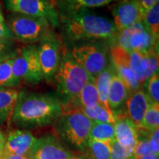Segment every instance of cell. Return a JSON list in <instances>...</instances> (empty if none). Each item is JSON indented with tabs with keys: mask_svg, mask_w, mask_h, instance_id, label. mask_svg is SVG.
I'll return each mask as SVG.
<instances>
[{
	"mask_svg": "<svg viewBox=\"0 0 159 159\" xmlns=\"http://www.w3.org/2000/svg\"><path fill=\"white\" fill-rule=\"evenodd\" d=\"M63 146L53 135H47L36 139L29 157L31 159H67L75 156Z\"/></svg>",
	"mask_w": 159,
	"mask_h": 159,
	"instance_id": "cell-11",
	"label": "cell"
},
{
	"mask_svg": "<svg viewBox=\"0 0 159 159\" xmlns=\"http://www.w3.org/2000/svg\"><path fill=\"white\" fill-rule=\"evenodd\" d=\"M5 136H4L3 133L0 130V152L5 149Z\"/></svg>",
	"mask_w": 159,
	"mask_h": 159,
	"instance_id": "cell-36",
	"label": "cell"
},
{
	"mask_svg": "<svg viewBox=\"0 0 159 159\" xmlns=\"http://www.w3.org/2000/svg\"><path fill=\"white\" fill-rule=\"evenodd\" d=\"M159 126V103L152 102L145 113L139 129L152 132Z\"/></svg>",
	"mask_w": 159,
	"mask_h": 159,
	"instance_id": "cell-28",
	"label": "cell"
},
{
	"mask_svg": "<svg viewBox=\"0 0 159 159\" xmlns=\"http://www.w3.org/2000/svg\"><path fill=\"white\" fill-rule=\"evenodd\" d=\"M148 139L152 153L159 155V128L149 132Z\"/></svg>",
	"mask_w": 159,
	"mask_h": 159,
	"instance_id": "cell-32",
	"label": "cell"
},
{
	"mask_svg": "<svg viewBox=\"0 0 159 159\" xmlns=\"http://www.w3.org/2000/svg\"><path fill=\"white\" fill-rule=\"evenodd\" d=\"M67 159H91L90 157H89L88 155H83V154H80V155H75L71 158H67Z\"/></svg>",
	"mask_w": 159,
	"mask_h": 159,
	"instance_id": "cell-38",
	"label": "cell"
},
{
	"mask_svg": "<svg viewBox=\"0 0 159 159\" xmlns=\"http://www.w3.org/2000/svg\"><path fill=\"white\" fill-rule=\"evenodd\" d=\"M54 77L57 84V99L62 107L75 98L89 80L93 78L73 58L70 51L65 48L63 49Z\"/></svg>",
	"mask_w": 159,
	"mask_h": 159,
	"instance_id": "cell-4",
	"label": "cell"
},
{
	"mask_svg": "<svg viewBox=\"0 0 159 159\" xmlns=\"http://www.w3.org/2000/svg\"><path fill=\"white\" fill-rule=\"evenodd\" d=\"M117 45L127 52L146 53L156 49V40L145 28L142 21L118 32Z\"/></svg>",
	"mask_w": 159,
	"mask_h": 159,
	"instance_id": "cell-7",
	"label": "cell"
},
{
	"mask_svg": "<svg viewBox=\"0 0 159 159\" xmlns=\"http://www.w3.org/2000/svg\"><path fill=\"white\" fill-rule=\"evenodd\" d=\"M92 125V121L81 111H63L55 123V136L72 152H87Z\"/></svg>",
	"mask_w": 159,
	"mask_h": 159,
	"instance_id": "cell-3",
	"label": "cell"
},
{
	"mask_svg": "<svg viewBox=\"0 0 159 159\" xmlns=\"http://www.w3.org/2000/svg\"><path fill=\"white\" fill-rule=\"evenodd\" d=\"M115 117V139L124 148L134 149L138 139L139 128L125 114Z\"/></svg>",
	"mask_w": 159,
	"mask_h": 159,
	"instance_id": "cell-18",
	"label": "cell"
},
{
	"mask_svg": "<svg viewBox=\"0 0 159 159\" xmlns=\"http://www.w3.org/2000/svg\"><path fill=\"white\" fill-rule=\"evenodd\" d=\"M19 95L16 89L0 90V125H2L11 118L13 108Z\"/></svg>",
	"mask_w": 159,
	"mask_h": 159,
	"instance_id": "cell-22",
	"label": "cell"
},
{
	"mask_svg": "<svg viewBox=\"0 0 159 159\" xmlns=\"http://www.w3.org/2000/svg\"><path fill=\"white\" fill-rule=\"evenodd\" d=\"M142 22L145 28L156 40L159 36V5L158 3L144 12Z\"/></svg>",
	"mask_w": 159,
	"mask_h": 159,
	"instance_id": "cell-25",
	"label": "cell"
},
{
	"mask_svg": "<svg viewBox=\"0 0 159 159\" xmlns=\"http://www.w3.org/2000/svg\"><path fill=\"white\" fill-rule=\"evenodd\" d=\"M115 70V69H114ZM130 91L124 81L114 71L108 94V106L114 116L124 114L125 107Z\"/></svg>",
	"mask_w": 159,
	"mask_h": 159,
	"instance_id": "cell-17",
	"label": "cell"
},
{
	"mask_svg": "<svg viewBox=\"0 0 159 159\" xmlns=\"http://www.w3.org/2000/svg\"><path fill=\"white\" fill-rule=\"evenodd\" d=\"M89 139L112 142L115 139L114 124L93 122L89 133Z\"/></svg>",
	"mask_w": 159,
	"mask_h": 159,
	"instance_id": "cell-24",
	"label": "cell"
},
{
	"mask_svg": "<svg viewBox=\"0 0 159 159\" xmlns=\"http://www.w3.org/2000/svg\"><path fill=\"white\" fill-rule=\"evenodd\" d=\"M7 24L15 39L29 44L39 42L52 32V26L47 20L19 13H11L7 18Z\"/></svg>",
	"mask_w": 159,
	"mask_h": 159,
	"instance_id": "cell-5",
	"label": "cell"
},
{
	"mask_svg": "<svg viewBox=\"0 0 159 159\" xmlns=\"http://www.w3.org/2000/svg\"><path fill=\"white\" fill-rule=\"evenodd\" d=\"M18 51L12 40H0V62L14 57Z\"/></svg>",
	"mask_w": 159,
	"mask_h": 159,
	"instance_id": "cell-31",
	"label": "cell"
},
{
	"mask_svg": "<svg viewBox=\"0 0 159 159\" xmlns=\"http://www.w3.org/2000/svg\"><path fill=\"white\" fill-rule=\"evenodd\" d=\"M136 159H159L158 158V155H156L155 153H150L145 155V156H143L142 157H139V158H137Z\"/></svg>",
	"mask_w": 159,
	"mask_h": 159,
	"instance_id": "cell-37",
	"label": "cell"
},
{
	"mask_svg": "<svg viewBox=\"0 0 159 159\" xmlns=\"http://www.w3.org/2000/svg\"><path fill=\"white\" fill-rule=\"evenodd\" d=\"M11 70L15 80L19 85L22 81L33 85L41 83L43 77L37 47L34 45H28L18 52L13 57Z\"/></svg>",
	"mask_w": 159,
	"mask_h": 159,
	"instance_id": "cell-6",
	"label": "cell"
},
{
	"mask_svg": "<svg viewBox=\"0 0 159 159\" xmlns=\"http://www.w3.org/2000/svg\"><path fill=\"white\" fill-rule=\"evenodd\" d=\"M118 0H60L55 5L60 18L63 19L82 10L102 7Z\"/></svg>",
	"mask_w": 159,
	"mask_h": 159,
	"instance_id": "cell-19",
	"label": "cell"
},
{
	"mask_svg": "<svg viewBox=\"0 0 159 159\" xmlns=\"http://www.w3.org/2000/svg\"><path fill=\"white\" fill-rule=\"evenodd\" d=\"M128 57L131 70L142 86L149 77L158 71V52L156 49L146 53L128 52Z\"/></svg>",
	"mask_w": 159,
	"mask_h": 159,
	"instance_id": "cell-12",
	"label": "cell"
},
{
	"mask_svg": "<svg viewBox=\"0 0 159 159\" xmlns=\"http://www.w3.org/2000/svg\"><path fill=\"white\" fill-rule=\"evenodd\" d=\"M111 142L89 139L88 143V156L91 159H110Z\"/></svg>",
	"mask_w": 159,
	"mask_h": 159,
	"instance_id": "cell-26",
	"label": "cell"
},
{
	"mask_svg": "<svg viewBox=\"0 0 159 159\" xmlns=\"http://www.w3.org/2000/svg\"><path fill=\"white\" fill-rule=\"evenodd\" d=\"M13 57L0 62V90L6 89H16L19 84L15 80L12 74L11 66Z\"/></svg>",
	"mask_w": 159,
	"mask_h": 159,
	"instance_id": "cell-27",
	"label": "cell"
},
{
	"mask_svg": "<svg viewBox=\"0 0 159 159\" xmlns=\"http://www.w3.org/2000/svg\"><path fill=\"white\" fill-rule=\"evenodd\" d=\"M99 103V99L94 83V78H91L84 85L77 96L63 106V111H79L85 107H89Z\"/></svg>",
	"mask_w": 159,
	"mask_h": 159,
	"instance_id": "cell-20",
	"label": "cell"
},
{
	"mask_svg": "<svg viewBox=\"0 0 159 159\" xmlns=\"http://www.w3.org/2000/svg\"><path fill=\"white\" fill-rule=\"evenodd\" d=\"M2 155L4 159H31L30 158L25 156H19V155H16L11 153V152H7L5 150H3L1 152Z\"/></svg>",
	"mask_w": 159,
	"mask_h": 159,
	"instance_id": "cell-35",
	"label": "cell"
},
{
	"mask_svg": "<svg viewBox=\"0 0 159 159\" xmlns=\"http://www.w3.org/2000/svg\"><path fill=\"white\" fill-rule=\"evenodd\" d=\"M14 35L6 21H0V40H13Z\"/></svg>",
	"mask_w": 159,
	"mask_h": 159,
	"instance_id": "cell-33",
	"label": "cell"
},
{
	"mask_svg": "<svg viewBox=\"0 0 159 159\" xmlns=\"http://www.w3.org/2000/svg\"><path fill=\"white\" fill-rule=\"evenodd\" d=\"M152 102L142 89L129 95L125 104L124 114L139 129L142 125L145 113Z\"/></svg>",
	"mask_w": 159,
	"mask_h": 159,
	"instance_id": "cell-16",
	"label": "cell"
},
{
	"mask_svg": "<svg viewBox=\"0 0 159 159\" xmlns=\"http://www.w3.org/2000/svg\"><path fill=\"white\" fill-rule=\"evenodd\" d=\"M62 113V105L54 95L19 91L11 119L19 129L30 130L55 124Z\"/></svg>",
	"mask_w": 159,
	"mask_h": 159,
	"instance_id": "cell-1",
	"label": "cell"
},
{
	"mask_svg": "<svg viewBox=\"0 0 159 159\" xmlns=\"http://www.w3.org/2000/svg\"><path fill=\"white\" fill-rule=\"evenodd\" d=\"M1 152H2V151H1ZM1 152H0V159H4L3 157H2V153H1Z\"/></svg>",
	"mask_w": 159,
	"mask_h": 159,
	"instance_id": "cell-41",
	"label": "cell"
},
{
	"mask_svg": "<svg viewBox=\"0 0 159 159\" xmlns=\"http://www.w3.org/2000/svg\"><path fill=\"white\" fill-rule=\"evenodd\" d=\"M71 56L91 77H95L108 66V55L98 44L86 43L73 47Z\"/></svg>",
	"mask_w": 159,
	"mask_h": 159,
	"instance_id": "cell-8",
	"label": "cell"
},
{
	"mask_svg": "<svg viewBox=\"0 0 159 159\" xmlns=\"http://www.w3.org/2000/svg\"><path fill=\"white\" fill-rule=\"evenodd\" d=\"M137 1L140 5L142 13L158 3V0H137Z\"/></svg>",
	"mask_w": 159,
	"mask_h": 159,
	"instance_id": "cell-34",
	"label": "cell"
},
{
	"mask_svg": "<svg viewBox=\"0 0 159 159\" xmlns=\"http://www.w3.org/2000/svg\"><path fill=\"white\" fill-rule=\"evenodd\" d=\"M111 61L115 71L128 87L130 94L142 89V85L137 82L134 73L131 70L128 63V52L115 46L111 49Z\"/></svg>",
	"mask_w": 159,
	"mask_h": 159,
	"instance_id": "cell-14",
	"label": "cell"
},
{
	"mask_svg": "<svg viewBox=\"0 0 159 159\" xmlns=\"http://www.w3.org/2000/svg\"><path fill=\"white\" fill-rule=\"evenodd\" d=\"M114 71V66L111 63L106 69L101 71L98 75L94 77V83L97 93H98L99 103L109 111H110V108H109L108 102V94L111 80H112Z\"/></svg>",
	"mask_w": 159,
	"mask_h": 159,
	"instance_id": "cell-21",
	"label": "cell"
},
{
	"mask_svg": "<svg viewBox=\"0 0 159 159\" xmlns=\"http://www.w3.org/2000/svg\"><path fill=\"white\" fill-rule=\"evenodd\" d=\"M66 34L73 41L85 39H109L116 36L118 30L113 21L82 10L61 19Z\"/></svg>",
	"mask_w": 159,
	"mask_h": 159,
	"instance_id": "cell-2",
	"label": "cell"
},
{
	"mask_svg": "<svg viewBox=\"0 0 159 159\" xmlns=\"http://www.w3.org/2000/svg\"><path fill=\"white\" fill-rule=\"evenodd\" d=\"M134 149L124 148L116 139L111 142L110 159H133Z\"/></svg>",
	"mask_w": 159,
	"mask_h": 159,
	"instance_id": "cell-30",
	"label": "cell"
},
{
	"mask_svg": "<svg viewBox=\"0 0 159 159\" xmlns=\"http://www.w3.org/2000/svg\"><path fill=\"white\" fill-rule=\"evenodd\" d=\"M35 141L36 138L30 130L15 129L10 131L5 137L4 150L13 154L29 157Z\"/></svg>",
	"mask_w": 159,
	"mask_h": 159,
	"instance_id": "cell-15",
	"label": "cell"
},
{
	"mask_svg": "<svg viewBox=\"0 0 159 159\" xmlns=\"http://www.w3.org/2000/svg\"><path fill=\"white\" fill-rule=\"evenodd\" d=\"M80 111L83 113L85 116L88 117L93 122L111 123L114 124L116 122V117L104 106L100 104L89 107H85L80 109Z\"/></svg>",
	"mask_w": 159,
	"mask_h": 159,
	"instance_id": "cell-23",
	"label": "cell"
},
{
	"mask_svg": "<svg viewBox=\"0 0 159 159\" xmlns=\"http://www.w3.org/2000/svg\"><path fill=\"white\" fill-rule=\"evenodd\" d=\"M49 1H50L53 4V5H54L55 7V5H56L57 2H58V1H60V0H49Z\"/></svg>",
	"mask_w": 159,
	"mask_h": 159,
	"instance_id": "cell-40",
	"label": "cell"
},
{
	"mask_svg": "<svg viewBox=\"0 0 159 159\" xmlns=\"http://www.w3.org/2000/svg\"><path fill=\"white\" fill-rule=\"evenodd\" d=\"M37 47L40 66L43 80L47 82L52 80L58 68L62 46L53 32L39 41Z\"/></svg>",
	"mask_w": 159,
	"mask_h": 159,
	"instance_id": "cell-10",
	"label": "cell"
},
{
	"mask_svg": "<svg viewBox=\"0 0 159 159\" xmlns=\"http://www.w3.org/2000/svg\"><path fill=\"white\" fill-rule=\"evenodd\" d=\"M5 6L12 13L43 18L53 27L59 25L58 13L49 0H5Z\"/></svg>",
	"mask_w": 159,
	"mask_h": 159,
	"instance_id": "cell-9",
	"label": "cell"
},
{
	"mask_svg": "<svg viewBox=\"0 0 159 159\" xmlns=\"http://www.w3.org/2000/svg\"><path fill=\"white\" fill-rule=\"evenodd\" d=\"M5 18H4L2 11V8H1V6H0V21H5Z\"/></svg>",
	"mask_w": 159,
	"mask_h": 159,
	"instance_id": "cell-39",
	"label": "cell"
},
{
	"mask_svg": "<svg viewBox=\"0 0 159 159\" xmlns=\"http://www.w3.org/2000/svg\"><path fill=\"white\" fill-rule=\"evenodd\" d=\"M144 92L152 102L159 103V76L158 71L150 76L144 83ZM142 85V86H143Z\"/></svg>",
	"mask_w": 159,
	"mask_h": 159,
	"instance_id": "cell-29",
	"label": "cell"
},
{
	"mask_svg": "<svg viewBox=\"0 0 159 159\" xmlns=\"http://www.w3.org/2000/svg\"><path fill=\"white\" fill-rule=\"evenodd\" d=\"M142 15V9L137 0H119L112 10L113 22L118 32L141 22Z\"/></svg>",
	"mask_w": 159,
	"mask_h": 159,
	"instance_id": "cell-13",
	"label": "cell"
}]
</instances>
